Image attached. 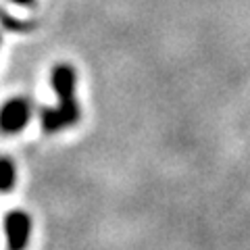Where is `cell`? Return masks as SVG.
<instances>
[{
    "label": "cell",
    "instance_id": "obj_5",
    "mask_svg": "<svg viewBox=\"0 0 250 250\" xmlns=\"http://www.w3.org/2000/svg\"><path fill=\"white\" fill-rule=\"evenodd\" d=\"M0 25H2L4 29L9 31H17V34H27V31H31L36 27V23L31 21H25V19H17L13 17V15H9L4 9H0Z\"/></svg>",
    "mask_w": 250,
    "mask_h": 250
},
{
    "label": "cell",
    "instance_id": "obj_7",
    "mask_svg": "<svg viewBox=\"0 0 250 250\" xmlns=\"http://www.w3.org/2000/svg\"><path fill=\"white\" fill-rule=\"evenodd\" d=\"M0 44H2V34H0Z\"/></svg>",
    "mask_w": 250,
    "mask_h": 250
},
{
    "label": "cell",
    "instance_id": "obj_3",
    "mask_svg": "<svg viewBox=\"0 0 250 250\" xmlns=\"http://www.w3.org/2000/svg\"><path fill=\"white\" fill-rule=\"evenodd\" d=\"M34 221L27 210L13 208L4 215V233H6V250H27Z\"/></svg>",
    "mask_w": 250,
    "mask_h": 250
},
{
    "label": "cell",
    "instance_id": "obj_2",
    "mask_svg": "<svg viewBox=\"0 0 250 250\" xmlns=\"http://www.w3.org/2000/svg\"><path fill=\"white\" fill-rule=\"evenodd\" d=\"M34 103L27 96H13L0 106V131L4 136H17L34 117Z\"/></svg>",
    "mask_w": 250,
    "mask_h": 250
},
{
    "label": "cell",
    "instance_id": "obj_6",
    "mask_svg": "<svg viewBox=\"0 0 250 250\" xmlns=\"http://www.w3.org/2000/svg\"><path fill=\"white\" fill-rule=\"evenodd\" d=\"M11 2L17 4V6H25V9H29V6L36 4V0H11Z\"/></svg>",
    "mask_w": 250,
    "mask_h": 250
},
{
    "label": "cell",
    "instance_id": "obj_4",
    "mask_svg": "<svg viewBox=\"0 0 250 250\" xmlns=\"http://www.w3.org/2000/svg\"><path fill=\"white\" fill-rule=\"evenodd\" d=\"M17 186V165L11 156H0V192L6 194Z\"/></svg>",
    "mask_w": 250,
    "mask_h": 250
},
{
    "label": "cell",
    "instance_id": "obj_1",
    "mask_svg": "<svg viewBox=\"0 0 250 250\" xmlns=\"http://www.w3.org/2000/svg\"><path fill=\"white\" fill-rule=\"evenodd\" d=\"M50 85L59 98L57 106H44L40 111V125L46 134H59L80 123L82 106L77 103V71L71 62H57L50 71Z\"/></svg>",
    "mask_w": 250,
    "mask_h": 250
}]
</instances>
